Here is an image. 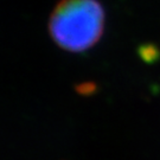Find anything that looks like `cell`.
Wrapping results in <instances>:
<instances>
[{
	"label": "cell",
	"instance_id": "obj_1",
	"mask_svg": "<svg viewBox=\"0 0 160 160\" xmlns=\"http://www.w3.org/2000/svg\"><path fill=\"white\" fill-rule=\"evenodd\" d=\"M104 23L106 12L98 0H61L50 14L48 30L56 45L78 53L97 44Z\"/></svg>",
	"mask_w": 160,
	"mask_h": 160
}]
</instances>
